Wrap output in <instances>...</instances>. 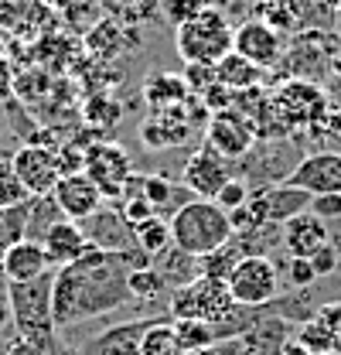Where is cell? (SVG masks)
<instances>
[{
	"mask_svg": "<svg viewBox=\"0 0 341 355\" xmlns=\"http://www.w3.org/2000/svg\"><path fill=\"white\" fill-rule=\"evenodd\" d=\"M127 263L120 253L89 246L76 263L55 266L51 273V321L55 331L79 328L92 318L127 308Z\"/></svg>",
	"mask_w": 341,
	"mask_h": 355,
	"instance_id": "cell-1",
	"label": "cell"
},
{
	"mask_svg": "<svg viewBox=\"0 0 341 355\" xmlns=\"http://www.w3.org/2000/svg\"><path fill=\"white\" fill-rule=\"evenodd\" d=\"M170 222V246L202 260L215 250H222L232 239V219L225 209H218L212 198H188L181 209L168 216Z\"/></svg>",
	"mask_w": 341,
	"mask_h": 355,
	"instance_id": "cell-2",
	"label": "cell"
},
{
	"mask_svg": "<svg viewBox=\"0 0 341 355\" xmlns=\"http://www.w3.org/2000/svg\"><path fill=\"white\" fill-rule=\"evenodd\" d=\"M232 35H236V28H232L229 14L209 3L198 17L174 28V48L184 65H215L232 51Z\"/></svg>",
	"mask_w": 341,
	"mask_h": 355,
	"instance_id": "cell-3",
	"label": "cell"
},
{
	"mask_svg": "<svg viewBox=\"0 0 341 355\" xmlns=\"http://www.w3.org/2000/svg\"><path fill=\"white\" fill-rule=\"evenodd\" d=\"M55 273V270H51ZM51 273L28 284H7V304H10V328H17V338L38 342L51 349L55 342V321H51Z\"/></svg>",
	"mask_w": 341,
	"mask_h": 355,
	"instance_id": "cell-4",
	"label": "cell"
},
{
	"mask_svg": "<svg viewBox=\"0 0 341 355\" xmlns=\"http://www.w3.org/2000/svg\"><path fill=\"white\" fill-rule=\"evenodd\" d=\"M170 318H191V321H209V324H225L239 314V304L229 294L225 280L215 277H195L191 284L170 291L168 301Z\"/></svg>",
	"mask_w": 341,
	"mask_h": 355,
	"instance_id": "cell-5",
	"label": "cell"
},
{
	"mask_svg": "<svg viewBox=\"0 0 341 355\" xmlns=\"http://www.w3.org/2000/svg\"><path fill=\"white\" fill-rule=\"evenodd\" d=\"M225 284L239 308H266L280 294V270L266 253H253L232 266Z\"/></svg>",
	"mask_w": 341,
	"mask_h": 355,
	"instance_id": "cell-6",
	"label": "cell"
},
{
	"mask_svg": "<svg viewBox=\"0 0 341 355\" xmlns=\"http://www.w3.org/2000/svg\"><path fill=\"white\" fill-rule=\"evenodd\" d=\"M205 113L209 110L198 106V96H191L188 103L170 106V110H150V116L140 127V140H143V147H157V150L177 147V144L188 140V133L202 123Z\"/></svg>",
	"mask_w": 341,
	"mask_h": 355,
	"instance_id": "cell-7",
	"label": "cell"
},
{
	"mask_svg": "<svg viewBox=\"0 0 341 355\" xmlns=\"http://www.w3.org/2000/svg\"><path fill=\"white\" fill-rule=\"evenodd\" d=\"M82 171L89 175V181L103 191L106 202H116L123 195V184L133 175V164H130V154L113 144V140H99L92 147H85L82 157Z\"/></svg>",
	"mask_w": 341,
	"mask_h": 355,
	"instance_id": "cell-8",
	"label": "cell"
},
{
	"mask_svg": "<svg viewBox=\"0 0 341 355\" xmlns=\"http://www.w3.org/2000/svg\"><path fill=\"white\" fill-rule=\"evenodd\" d=\"M10 168L17 181L28 188V195H51L58 178H62V161H58V150L48 147V144H24L10 154Z\"/></svg>",
	"mask_w": 341,
	"mask_h": 355,
	"instance_id": "cell-9",
	"label": "cell"
},
{
	"mask_svg": "<svg viewBox=\"0 0 341 355\" xmlns=\"http://www.w3.org/2000/svg\"><path fill=\"white\" fill-rule=\"evenodd\" d=\"M253 140H256V127L246 113L222 110V113H212L209 123H205V147H212L215 154H222L225 161L246 157Z\"/></svg>",
	"mask_w": 341,
	"mask_h": 355,
	"instance_id": "cell-10",
	"label": "cell"
},
{
	"mask_svg": "<svg viewBox=\"0 0 341 355\" xmlns=\"http://www.w3.org/2000/svg\"><path fill=\"white\" fill-rule=\"evenodd\" d=\"M232 51L236 55H243L246 62H253L256 69H273L280 58H283V38H280V31L270 24V21H243L239 28H236V35H232Z\"/></svg>",
	"mask_w": 341,
	"mask_h": 355,
	"instance_id": "cell-11",
	"label": "cell"
},
{
	"mask_svg": "<svg viewBox=\"0 0 341 355\" xmlns=\"http://www.w3.org/2000/svg\"><path fill=\"white\" fill-rule=\"evenodd\" d=\"M287 184H297L311 195H338L341 191V154L338 150H317L307 154L290 168V175L283 178Z\"/></svg>",
	"mask_w": 341,
	"mask_h": 355,
	"instance_id": "cell-12",
	"label": "cell"
},
{
	"mask_svg": "<svg viewBox=\"0 0 341 355\" xmlns=\"http://www.w3.org/2000/svg\"><path fill=\"white\" fill-rule=\"evenodd\" d=\"M51 198H55L58 212H62L65 219H72V222L92 219V216L106 205L103 191L89 181V175H85V171L62 175V178H58V184H55V191H51Z\"/></svg>",
	"mask_w": 341,
	"mask_h": 355,
	"instance_id": "cell-13",
	"label": "cell"
},
{
	"mask_svg": "<svg viewBox=\"0 0 341 355\" xmlns=\"http://www.w3.org/2000/svg\"><path fill=\"white\" fill-rule=\"evenodd\" d=\"M232 161H225L222 154H215L212 147H198L181 171V184L195 195V198H215L218 188L232 178Z\"/></svg>",
	"mask_w": 341,
	"mask_h": 355,
	"instance_id": "cell-14",
	"label": "cell"
},
{
	"mask_svg": "<svg viewBox=\"0 0 341 355\" xmlns=\"http://www.w3.org/2000/svg\"><path fill=\"white\" fill-rule=\"evenodd\" d=\"M150 321L154 318H133V321L110 324L72 355H140V342H143V331L150 328Z\"/></svg>",
	"mask_w": 341,
	"mask_h": 355,
	"instance_id": "cell-15",
	"label": "cell"
},
{
	"mask_svg": "<svg viewBox=\"0 0 341 355\" xmlns=\"http://www.w3.org/2000/svg\"><path fill=\"white\" fill-rule=\"evenodd\" d=\"M85 229V239H89V246H96V250H106V253H123L133 246V225H130L120 212H116V205H103L92 219L82 222Z\"/></svg>",
	"mask_w": 341,
	"mask_h": 355,
	"instance_id": "cell-16",
	"label": "cell"
},
{
	"mask_svg": "<svg viewBox=\"0 0 341 355\" xmlns=\"http://www.w3.org/2000/svg\"><path fill=\"white\" fill-rule=\"evenodd\" d=\"M51 270L55 266H51V260H48V253H44V246L38 239L14 243L3 253V260H0V273H3L7 284H28V280H38V277L51 273Z\"/></svg>",
	"mask_w": 341,
	"mask_h": 355,
	"instance_id": "cell-17",
	"label": "cell"
},
{
	"mask_svg": "<svg viewBox=\"0 0 341 355\" xmlns=\"http://www.w3.org/2000/svg\"><path fill=\"white\" fill-rule=\"evenodd\" d=\"M328 239H331V236H328V222L317 219L311 209L294 216L290 222H283V250H287V257L311 260Z\"/></svg>",
	"mask_w": 341,
	"mask_h": 355,
	"instance_id": "cell-18",
	"label": "cell"
},
{
	"mask_svg": "<svg viewBox=\"0 0 341 355\" xmlns=\"http://www.w3.org/2000/svg\"><path fill=\"white\" fill-rule=\"evenodd\" d=\"M170 328L177 335V342L184 345V352H198V349H209V345H218L225 338H236L250 328L239 324V318L225 321V324H209V321H191V318H170Z\"/></svg>",
	"mask_w": 341,
	"mask_h": 355,
	"instance_id": "cell-19",
	"label": "cell"
},
{
	"mask_svg": "<svg viewBox=\"0 0 341 355\" xmlns=\"http://www.w3.org/2000/svg\"><path fill=\"white\" fill-rule=\"evenodd\" d=\"M42 246H44V253H48V260H51V266H65V263H76L89 250V239H85L82 222L58 219L42 236Z\"/></svg>",
	"mask_w": 341,
	"mask_h": 355,
	"instance_id": "cell-20",
	"label": "cell"
},
{
	"mask_svg": "<svg viewBox=\"0 0 341 355\" xmlns=\"http://www.w3.org/2000/svg\"><path fill=\"white\" fill-rule=\"evenodd\" d=\"M123 188L140 191L157 216H170V212L181 209V205L188 202V195H191L181 181H170V178H164V175H130V181Z\"/></svg>",
	"mask_w": 341,
	"mask_h": 355,
	"instance_id": "cell-21",
	"label": "cell"
},
{
	"mask_svg": "<svg viewBox=\"0 0 341 355\" xmlns=\"http://www.w3.org/2000/svg\"><path fill=\"white\" fill-rule=\"evenodd\" d=\"M143 99L150 110H170V106H181L191 99V92L184 86L181 76H170V72H154L143 79Z\"/></svg>",
	"mask_w": 341,
	"mask_h": 355,
	"instance_id": "cell-22",
	"label": "cell"
},
{
	"mask_svg": "<svg viewBox=\"0 0 341 355\" xmlns=\"http://www.w3.org/2000/svg\"><path fill=\"white\" fill-rule=\"evenodd\" d=\"M215 83L232 92H243V89H256L263 83V69H256L253 62H246L243 55L229 51L222 62H215Z\"/></svg>",
	"mask_w": 341,
	"mask_h": 355,
	"instance_id": "cell-23",
	"label": "cell"
},
{
	"mask_svg": "<svg viewBox=\"0 0 341 355\" xmlns=\"http://www.w3.org/2000/svg\"><path fill=\"white\" fill-rule=\"evenodd\" d=\"M154 266L161 270V277H164V284H168V291H177V287H184V284H191L195 277H202V266L195 257H188V253H181V250H164Z\"/></svg>",
	"mask_w": 341,
	"mask_h": 355,
	"instance_id": "cell-24",
	"label": "cell"
},
{
	"mask_svg": "<svg viewBox=\"0 0 341 355\" xmlns=\"http://www.w3.org/2000/svg\"><path fill=\"white\" fill-rule=\"evenodd\" d=\"M133 246L143 250L150 260H157L164 250H170V222L168 216H150V219L133 225Z\"/></svg>",
	"mask_w": 341,
	"mask_h": 355,
	"instance_id": "cell-25",
	"label": "cell"
},
{
	"mask_svg": "<svg viewBox=\"0 0 341 355\" xmlns=\"http://www.w3.org/2000/svg\"><path fill=\"white\" fill-rule=\"evenodd\" d=\"M140 355H188L170 328V318L150 321V328L143 331V342H140Z\"/></svg>",
	"mask_w": 341,
	"mask_h": 355,
	"instance_id": "cell-26",
	"label": "cell"
},
{
	"mask_svg": "<svg viewBox=\"0 0 341 355\" xmlns=\"http://www.w3.org/2000/svg\"><path fill=\"white\" fill-rule=\"evenodd\" d=\"M58 219H65V216L58 212V205H55L51 195H35V198H28V239H38V243H42V236Z\"/></svg>",
	"mask_w": 341,
	"mask_h": 355,
	"instance_id": "cell-27",
	"label": "cell"
},
{
	"mask_svg": "<svg viewBox=\"0 0 341 355\" xmlns=\"http://www.w3.org/2000/svg\"><path fill=\"white\" fill-rule=\"evenodd\" d=\"M127 287H130V297H137V301H157V297L168 294V284H164L161 270L154 263L143 266V270H130Z\"/></svg>",
	"mask_w": 341,
	"mask_h": 355,
	"instance_id": "cell-28",
	"label": "cell"
},
{
	"mask_svg": "<svg viewBox=\"0 0 341 355\" xmlns=\"http://www.w3.org/2000/svg\"><path fill=\"white\" fill-rule=\"evenodd\" d=\"M21 239H28V202L14 209H0V260Z\"/></svg>",
	"mask_w": 341,
	"mask_h": 355,
	"instance_id": "cell-29",
	"label": "cell"
},
{
	"mask_svg": "<svg viewBox=\"0 0 341 355\" xmlns=\"http://www.w3.org/2000/svg\"><path fill=\"white\" fill-rule=\"evenodd\" d=\"M297 342L311 355H331V328L314 314L311 321H304V324L297 328Z\"/></svg>",
	"mask_w": 341,
	"mask_h": 355,
	"instance_id": "cell-30",
	"label": "cell"
},
{
	"mask_svg": "<svg viewBox=\"0 0 341 355\" xmlns=\"http://www.w3.org/2000/svg\"><path fill=\"white\" fill-rule=\"evenodd\" d=\"M31 195L28 188L17 181L14 168H10V157H0V209H14V205H24Z\"/></svg>",
	"mask_w": 341,
	"mask_h": 355,
	"instance_id": "cell-31",
	"label": "cell"
},
{
	"mask_svg": "<svg viewBox=\"0 0 341 355\" xmlns=\"http://www.w3.org/2000/svg\"><path fill=\"white\" fill-rule=\"evenodd\" d=\"M209 7V0H161V14L170 28H181L188 24L191 17H198L202 10Z\"/></svg>",
	"mask_w": 341,
	"mask_h": 355,
	"instance_id": "cell-32",
	"label": "cell"
},
{
	"mask_svg": "<svg viewBox=\"0 0 341 355\" xmlns=\"http://www.w3.org/2000/svg\"><path fill=\"white\" fill-rule=\"evenodd\" d=\"M250 195H253V191H250V184H246L243 178L232 175L222 188H218V195H215L212 202L218 205V209H225V212H236V209H243V205L250 202Z\"/></svg>",
	"mask_w": 341,
	"mask_h": 355,
	"instance_id": "cell-33",
	"label": "cell"
},
{
	"mask_svg": "<svg viewBox=\"0 0 341 355\" xmlns=\"http://www.w3.org/2000/svg\"><path fill=\"white\" fill-rule=\"evenodd\" d=\"M311 266H314V273L317 277H331V273H341V253H338V246L328 239L314 257H311Z\"/></svg>",
	"mask_w": 341,
	"mask_h": 355,
	"instance_id": "cell-34",
	"label": "cell"
},
{
	"mask_svg": "<svg viewBox=\"0 0 341 355\" xmlns=\"http://www.w3.org/2000/svg\"><path fill=\"white\" fill-rule=\"evenodd\" d=\"M181 79H184V86H188L191 96H202L215 83V65H184Z\"/></svg>",
	"mask_w": 341,
	"mask_h": 355,
	"instance_id": "cell-35",
	"label": "cell"
},
{
	"mask_svg": "<svg viewBox=\"0 0 341 355\" xmlns=\"http://www.w3.org/2000/svg\"><path fill=\"white\" fill-rule=\"evenodd\" d=\"M317 318L331 328V355H341V301H328L317 308Z\"/></svg>",
	"mask_w": 341,
	"mask_h": 355,
	"instance_id": "cell-36",
	"label": "cell"
},
{
	"mask_svg": "<svg viewBox=\"0 0 341 355\" xmlns=\"http://www.w3.org/2000/svg\"><path fill=\"white\" fill-rule=\"evenodd\" d=\"M287 280H290V287H311L314 280H317V273H314V266L311 260H300V257H287Z\"/></svg>",
	"mask_w": 341,
	"mask_h": 355,
	"instance_id": "cell-37",
	"label": "cell"
},
{
	"mask_svg": "<svg viewBox=\"0 0 341 355\" xmlns=\"http://www.w3.org/2000/svg\"><path fill=\"white\" fill-rule=\"evenodd\" d=\"M311 212L324 222L341 219V191L338 195H314V198H311Z\"/></svg>",
	"mask_w": 341,
	"mask_h": 355,
	"instance_id": "cell-38",
	"label": "cell"
},
{
	"mask_svg": "<svg viewBox=\"0 0 341 355\" xmlns=\"http://www.w3.org/2000/svg\"><path fill=\"white\" fill-rule=\"evenodd\" d=\"M55 349H44L38 342H28V338H14L10 345H7V352L3 355H51Z\"/></svg>",
	"mask_w": 341,
	"mask_h": 355,
	"instance_id": "cell-39",
	"label": "cell"
},
{
	"mask_svg": "<svg viewBox=\"0 0 341 355\" xmlns=\"http://www.w3.org/2000/svg\"><path fill=\"white\" fill-rule=\"evenodd\" d=\"M10 328V304H7V291L0 287V331Z\"/></svg>",
	"mask_w": 341,
	"mask_h": 355,
	"instance_id": "cell-40",
	"label": "cell"
},
{
	"mask_svg": "<svg viewBox=\"0 0 341 355\" xmlns=\"http://www.w3.org/2000/svg\"><path fill=\"white\" fill-rule=\"evenodd\" d=\"M280 355H311V352L300 345L297 338H287V342H283V349H280Z\"/></svg>",
	"mask_w": 341,
	"mask_h": 355,
	"instance_id": "cell-41",
	"label": "cell"
},
{
	"mask_svg": "<svg viewBox=\"0 0 341 355\" xmlns=\"http://www.w3.org/2000/svg\"><path fill=\"white\" fill-rule=\"evenodd\" d=\"M188 355H225L218 345H209V349H198V352H188Z\"/></svg>",
	"mask_w": 341,
	"mask_h": 355,
	"instance_id": "cell-42",
	"label": "cell"
},
{
	"mask_svg": "<svg viewBox=\"0 0 341 355\" xmlns=\"http://www.w3.org/2000/svg\"><path fill=\"white\" fill-rule=\"evenodd\" d=\"M338 31H341V3H338Z\"/></svg>",
	"mask_w": 341,
	"mask_h": 355,
	"instance_id": "cell-43",
	"label": "cell"
},
{
	"mask_svg": "<svg viewBox=\"0 0 341 355\" xmlns=\"http://www.w3.org/2000/svg\"><path fill=\"white\" fill-rule=\"evenodd\" d=\"M0 287H7V280H3V273H0Z\"/></svg>",
	"mask_w": 341,
	"mask_h": 355,
	"instance_id": "cell-44",
	"label": "cell"
}]
</instances>
